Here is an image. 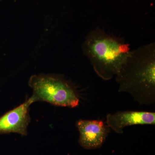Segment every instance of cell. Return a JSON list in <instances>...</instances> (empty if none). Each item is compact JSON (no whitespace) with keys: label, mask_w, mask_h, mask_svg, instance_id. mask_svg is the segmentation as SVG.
<instances>
[{"label":"cell","mask_w":155,"mask_h":155,"mask_svg":"<svg viewBox=\"0 0 155 155\" xmlns=\"http://www.w3.org/2000/svg\"><path fill=\"white\" fill-rule=\"evenodd\" d=\"M116 79L120 92L128 93L140 104L154 103V43L130 51Z\"/></svg>","instance_id":"cell-1"},{"label":"cell","mask_w":155,"mask_h":155,"mask_svg":"<svg viewBox=\"0 0 155 155\" xmlns=\"http://www.w3.org/2000/svg\"><path fill=\"white\" fill-rule=\"evenodd\" d=\"M82 49L97 75L104 81L116 76L131 51L130 45L122 38L99 28L90 31Z\"/></svg>","instance_id":"cell-2"},{"label":"cell","mask_w":155,"mask_h":155,"mask_svg":"<svg viewBox=\"0 0 155 155\" xmlns=\"http://www.w3.org/2000/svg\"><path fill=\"white\" fill-rule=\"evenodd\" d=\"M35 102H46L56 106L74 108L79 104L76 91L71 84L59 75H32L28 81Z\"/></svg>","instance_id":"cell-3"},{"label":"cell","mask_w":155,"mask_h":155,"mask_svg":"<svg viewBox=\"0 0 155 155\" xmlns=\"http://www.w3.org/2000/svg\"><path fill=\"white\" fill-rule=\"evenodd\" d=\"M32 96L20 105L0 117V134L15 133L22 136L27 134L30 121L29 107L35 102Z\"/></svg>","instance_id":"cell-4"},{"label":"cell","mask_w":155,"mask_h":155,"mask_svg":"<svg viewBox=\"0 0 155 155\" xmlns=\"http://www.w3.org/2000/svg\"><path fill=\"white\" fill-rule=\"evenodd\" d=\"M106 123L114 131L123 133L125 127L137 125H155V113L144 111H119L108 114Z\"/></svg>","instance_id":"cell-5"},{"label":"cell","mask_w":155,"mask_h":155,"mask_svg":"<svg viewBox=\"0 0 155 155\" xmlns=\"http://www.w3.org/2000/svg\"><path fill=\"white\" fill-rule=\"evenodd\" d=\"M76 126L80 134L79 144L86 149L99 147L107 135V129L101 120L80 119Z\"/></svg>","instance_id":"cell-6"},{"label":"cell","mask_w":155,"mask_h":155,"mask_svg":"<svg viewBox=\"0 0 155 155\" xmlns=\"http://www.w3.org/2000/svg\"><path fill=\"white\" fill-rule=\"evenodd\" d=\"M2 1V0H0V2H1Z\"/></svg>","instance_id":"cell-7"}]
</instances>
